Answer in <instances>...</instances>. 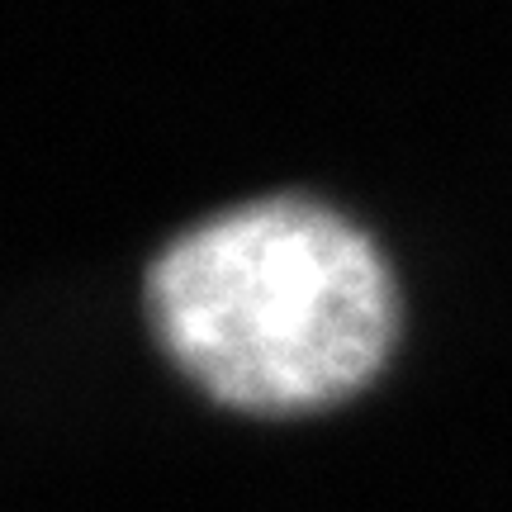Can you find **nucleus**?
Here are the masks:
<instances>
[{"label": "nucleus", "mask_w": 512, "mask_h": 512, "mask_svg": "<svg viewBox=\"0 0 512 512\" xmlns=\"http://www.w3.org/2000/svg\"><path fill=\"white\" fill-rule=\"evenodd\" d=\"M147 313L171 361L247 413H309L356 394L399 328L375 242L290 195L181 233L147 271Z\"/></svg>", "instance_id": "f257e3e1"}]
</instances>
